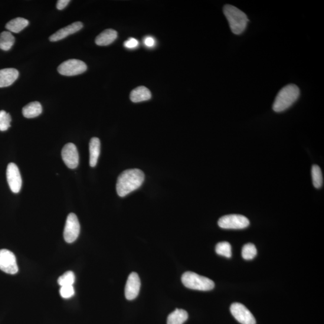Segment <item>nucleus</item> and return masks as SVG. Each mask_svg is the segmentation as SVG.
<instances>
[{
	"instance_id": "obj_29",
	"label": "nucleus",
	"mask_w": 324,
	"mask_h": 324,
	"mask_svg": "<svg viewBox=\"0 0 324 324\" xmlns=\"http://www.w3.org/2000/svg\"><path fill=\"white\" fill-rule=\"evenodd\" d=\"M143 43L147 47H153L155 45V40L151 36H147L143 40Z\"/></svg>"
},
{
	"instance_id": "obj_12",
	"label": "nucleus",
	"mask_w": 324,
	"mask_h": 324,
	"mask_svg": "<svg viewBox=\"0 0 324 324\" xmlns=\"http://www.w3.org/2000/svg\"><path fill=\"white\" fill-rule=\"evenodd\" d=\"M140 287V278L136 273L129 275L125 287V296L127 300H133L138 296Z\"/></svg>"
},
{
	"instance_id": "obj_4",
	"label": "nucleus",
	"mask_w": 324,
	"mask_h": 324,
	"mask_svg": "<svg viewBox=\"0 0 324 324\" xmlns=\"http://www.w3.org/2000/svg\"><path fill=\"white\" fill-rule=\"evenodd\" d=\"M182 281L183 284L189 289L207 291L214 287L213 281L191 271L183 274Z\"/></svg>"
},
{
	"instance_id": "obj_9",
	"label": "nucleus",
	"mask_w": 324,
	"mask_h": 324,
	"mask_svg": "<svg viewBox=\"0 0 324 324\" xmlns=\"http://www.w3.org/2000/svg\"><path fill=\"white\" fill-rule=\"evenodd\" d=\"M230 310L234 318L241 324H256L253 314L243 304L234 303L231 306Z\"/></svg>"
},
{
	"instance_id": "obj_1",
	"label": "nucleus",
	"mask_w": 324,
	"mask_h": 324,
	"mask_svg": "<svg viewBox=\"0 0 324 324\" xmlns=\"http://www.w3.org/2000/svg\"><path fill=\"white\" fill-rule=\"evenodd\" d=\"M145 179V175L138 169H127L118 177L116 190L120 197H124L139 188Z\"/></svg>"
},
{
	"instance_id": "obj_26",
	"label": "nucleus",
	"mask_w": 324,
	"mask_h": 324,
	"mask_svg": "<svg viewBox=\"0 0 324 324\" xmlns=\"http://www.w3.org/2000/svg\"><path fill=\"white\" fill-rule=\"evenodd\" d=\"M12 118L5 111H0V131L4 132L11 127Z\"/></svg>"
},
{
	"instance_id": "obj_5",
	"label": "nucleus",
	"mask_w": 324,
	"mask_h": 324,
	"mask_svg": "<svg viewBox=\"0 0 324 324\" xmlns=\"http://www.w3.org/2000/svg\"><path fill=\"white\" fill-rule=\"evenodd\" d=\"M249 224L248 219L240 214L224 215L218 221L219 227L227 230H241L248 227Z\"/></svg>"
},
{
	"instance_id": "obj_13",
	"label": "nucleus",
	"mask_w": 324,
	"mask_h": 324,
	"mask_svg": "<svg viewBox=\"0 0 324 324\" xmlns=\"http://www.w3.org/2000/svg\"><path fill=\"white\" fill-rule=\"evenodd\" d=\"M83 28V24L81 22H75L72 23L71 24L66 26V27L59 29L54 34L50 37V40L51 42H57L62 40L68 35L73 34L78 31L81 30Z\"/></svg>"
},
{
	"instance_id": "obj_28",
	"label": "nucleus",
	"mask_w": 324,
	"mask_h": 324,
	"mask_svg": "<svg viewBox=\"0 0 324 324\" xmlns=\"http://www.w3.org/2000/svg\"><path fill=\"white\" fill-rule=\"evenodd\" d=\"M139 42L135 38H130L124 43V46L127 48L133 49L138 46Z\"/></svg>"
},
{
	"instance_id": "obj_10",
	"label": "nucleus",
	"mask_w": 324,
	"mask_h": 324,
	"mask_svg": "<svg viewBox=\"0 0 324 324\" xmlns=\"http://www.w3.org/2000/svg\"><path fill=\"white\" fill-rule=\"evenodd\" d=\"M62 159L68 168H77L79 165V153L76 146L72 143H68L62 150Z\"/></svg>"
},
{
	"instance_id": "obj_7",
	"label": "nucleus",
	"mask_w": 324,
	"mask_h": 324,
	"mask_svg": "<svg viewBox=\"0 0 324 324\" xmlns=\"http://www.w3.org/2000/svg\"><path fill=\"white\" fill-rule=\"evenodd\" d=\"M80 233V224L76 214L68 215L64 230V240L67 243H72L77 240Z\"/></svg>"
},
{
	"instance_id": "obj_11",
	"label": "nucleus",
	"mask_w": 324,
	"mask_h": 324,
	"mask_svg": "<svg viewBox=\"0 0 324 324\" xmlns=\"http://www.w3.org/2000/svg\"><path fill=\"white\" fill-rule=\"evenodd\" d=\"M6 175L10 189L12 192L18 194L20 192L22 187V178L17 165L14 163H10L8 166Z\"/></svg>"
},
{
	"instance_id": "obj_17",
	"label": "nucleus",
	"mask_w": 324,
	"mask_h": 324,
	"mask_svg": "<svg viewBox=\"0 0 324 324\" xmlns=\"http://www.w3.org/2000/svg\"><path fill=\"white\" fill-rule=\"evenodd\" d=\"M89 150L90 165L91 167H95L97 165L100 153V141L99 138L94 137L91 139Z\"/></svg>"
},
{
	"instance_id": "obj_30",
	"label": "nucleus",
	"mask_w": 324,
	"mask_h": 324,
	"mask_svg": "<svg viewBox=\"0 0 324 324\" xmlns=\"http://www.w3.org/2000/svg\"><path fill=\"white\" fill-rule=\"evenodd\" d=\"M69 3V0H59L57 3V8L58 10H63L66 8Z\"/></svg>"
},
{
	"instance_id": "obj_3",
	"label": "nucleus",
	"mask_w": 324,
	"mask_h": 324,
	"mask_svg": "<svg viewBox=\"0 0 324 324\" xmlns=\"http://www.w3.org/2000/svg\"><path fill=\"white\" fill-rule=\"evenodd\" d=\"M224 14L234 34L238 35L244 32L248 22L244 12L234 6L227 5L224 6Z\"/></svg>"
},
{
	"instance_id": "obj_20",
	"label": "nucleus",
	"mask_w": 324,
	"mask_h": 324,
	"mask_svg": "<svg viewBox=\"0 0 324 324\" xmlns=\"http://www.w3.org/2000/svg\"><path fill=\"white\" fill-rule=\"evenodd\" d=\"M188 313L186 310L176 309L169 314L167 324H183L188 320Z\"/></svg>"
},
{
	"instance_id": "obj_19",
	"label": "nucleus",
	"mask_w": 324,
	"mask_h": 324,
	"mask_svg": "<svg viewBox=\"0 0 324 324\" xmlns=\"http://www.w3.org/2000/svg\"><path fill=\"white\" fill-rule=\"evenodd\" d=\"M29 24L27 19L23 18H16L9 21L6 25V28L9 32L18 33L25 28L27 27Z\"/></svg>"
},
{
	"instance_id": "obj_22",
	"label": "nucleus",
	"mask_w": 324,
	"mask_h": 324,
	"mask_svg": "<svg viewBox=\"0 0 324 324\" xmlns=\"http://www.w3.org/2000/svg\"><path fill=\"white\" fill-rule=\"evenodd\" d=\"M312 176L314 187L319 189L323 185V176L321 170L317 165H313L312 168Z\"/></svg>"
},
{
	"instance_id": "obj_16",
	"label": "nucleus",
	"mask_w": 324,
	"mask_h": 324,
	"mask_svg": "<svg viewBox=\"0 0 324 324\" xmlns=\"http://www.w3.org/2000/svg\"><path fill=\"white\" fill-rule=\"evenodd\" d=\"M151 97L152 93L150 91L148 88L143 86L135 88L132 91L130 95V100L134 103L149 100L151 99Z\"/></svg>"
},
{
	"instance_id": "obj_18",
	"label": "nucleus",
	"mask_w": 324,
	"mask_h": 324,
	"mask_svg": "<svg viewBox=\"0 0 324 324\" xmlns=\"http://www.w3.org/2000/svg\"><path fill=\"white\" fill-rule=\"evenodd\" d=\"M42 113V106L38 101H33L23 107L22 114L27 119H32L41 115Z\"/></svg>"
},
{
	"instance_id": "obj_14",
	"label": "nucleus",
	"mask_w": 324,
	"mask_h": 324,
	"mask_svg": "<svg viewBox=\"0 0 324 324\" xmlns=\"http://www.w3.org/2000/svg\"><path fill=\"white\" fill-rule=\"evenodd\" d=\"M18 77L19 71L15 68H8L0 70V88L11 86Z\"/></svg>"
},
{
	"instance_id": "obj_25",
	"label": "nucleus",
	"mask_w": 324,
	"mask_h": 324,
	"mask_svg": "<svg viewBox=\"0 0 324 324\" xmlns=\"http://www.w3.org/2000/svg\"><path fill=\"white\" fill-rule=\"evenodd\" d=\"M257 255V248L254 244L247 243L242 248V257L245 260H253Z\"/></svg>"
},
{
	"instance_id": "obj_21",
	"label": "nucleus",
	"mask_w": 324,
	"mask_h": 324,
	"mask_svg": "<svg viewBox=\"0 0 324 324\" xmlns=\"http://www.w3.org/2000/svg\"><path fill=\"white\" fill-rule=\"evenodd\" d=\"M15 42L14 36L12 32L3 31L0 34V50L7 51L12 48Z\"/></svg>"
},
{
	"instance_id": "obj_6",
	"label": "nucleus",
	"mask_w": 324,
	"mask_h": 324,
	"mask_svg": "<svg viewBox=\"0 0 324 324\" xmlns=\"http://www.w3.org/2000/svg\"><path fill=\"white\" fill-rule=\"evenodd\" d=\"M87 69L84 62L71 59L63 62L58 67V73L64 76L71 77L83 74Z\"/></svg>"
},
{
	"instance_id": "obj_23",
	"label": "nucleus",
	"mask_w": 324,
	"mask_h": 324,
	"mask_svg": "<svg viewBox=\"0 0 324 324\" xmlns=\"http://www.w3.org/2000/svg\"><path fill=\"white\" fill-rule=\"evenodd\" d=\"M215 251L218 255L226 258L232 257L231 245L227 241L221 242L216 245Z\"/></svg>"
},
{
	"instance_id": "obj_24",
	"label": "nucleus",
	"mask_w": 324,
	"mask_h": 324,
	"mask_svg": "<svg viewBox=\"0 0 324 324\" xmlns=\"http://www.w3.org/2000/svg\"><path fill=\"white\" fill-rule=\"evenodd\" d=\"M57 281L60 286L74 285L75 281V274L73 271H67L58 278Z\"/></svg>"
},
{
	"instance_id": "obj_2",
	"label": "nucleus",
	"mask_w": 324,
	"mask_h": 324,
	"mask_svg": "<svg viewBox=\"0 0 324 324\" xmlns=\"http://www.w3.org/2000/svg\"><path fill=\"white\" fill-rule=\"evenodd\" d=\"M300 94L299 88L296 85H287L278 93L273 103V110L276 113L286 110L299 99Z\"/></svg>"
},
{
	"instance_id": "obj_15",
	"label": "nucleus",
	"mask_w": 324,
	"mask_h": 324,
	"mask_svg": "<svg viewBox=\"0 0 324 324\" xmlns=\"http://www.w3.org/2000/svg\"><path fill=\"white\" fill-rule=\"evenodd\" d=\"M118 37L117 32L113 29H107L101 32L96 39V45L99 46H107L113 44Z\"/></svg>"
},
{
	"instance_id": "obj_8",
	"label": "nucleus",
	"mask_w": 324,
	"mask_h": 324,
	"mask_svg": "<svg viewBox=\"0 0 324 324\" xmlns=\"http://www.w3.org/2000/svg\"><path fill=\"white\" fill-rule=\"evenodd\" d=\"M0 270L9 274H15L19 270L15 254L5 248L0 249Z\"/></svg>"
},
{
	"instance_id": "obj_27",
	"label": "nucleus",
	"mask_w": 324,
	"mask_h": 324,
	"mask_svg": "<svg viewBox=\"0 0 324 324\" xmlns=\"http://www.w3.org/2000/svg\"><path fill=\"white\" fill-rule=\"evenodd\" d=\"M60 296L65 299H70L75 295V290L73 285L61 286Z\"/></svg>"
}]
</instances>
